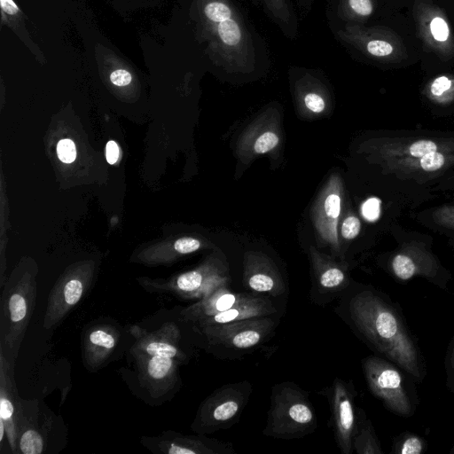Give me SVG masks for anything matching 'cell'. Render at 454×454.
<instances>
[{
	"instance_id": "obj_1",
	"label": "cell",
	"mask_w": 454,
	"mask_h": 454,
	"mask_svg": "<svg viewBox=\"0 0 454 454\" xmlns=\"http://www.w3.org/2000/svg\"><path fill=\"white\" fill-rule=\"evenodd\" d=\"M198 6L212 60L228 71L252 70L255 63L252 35L231 1L199 0Z\"/></svg>"
},
{
	"instance_id": "obj_2",
	"label": "cell",
	"mask_w": 454,
	"mask_h": 454,
	"mask_svg": "<svg viewBox=\"0 0 454 454\" xmlns=\"http://www.w3.org/2000/svg\"><path fill=\"white\" fill-rule=\"evenodd\" d=\"M354 322L385 356L414 377L420 376L415 347L395 313L380 298L367 293L351 301Z\"/></svg>"
},
{
	"instance_id": "obj_3",
	"label": "cell",
	"mask_w": 454,
	"mask_h": 454,
	"mask_svg": "<svg viewBox=\"0 0 454 454\" xmlns=\"http://www.w3.org/2000/svg\"><path fill=\"white\" fill-rule=\"evenodd\" d=\"M0 350L15 366L37 296L35 273L13 272L1 288Z\"/></svg>"
},
{
	"instance_id": "obj_4",
	"label": "cell",
	"mask_w": 454,
	"mask_h": 454,
	"mask_svg": "<svg viewBox=\"0 0 454 454\" xmlns=\"http://www.w3.org/2000/svg\"><path fill=\"white\" fill-rule=\"evenodd\" d=\"M130 366L121 375L132 393L146 404L159 406L179 391L182 380L177 360L160 356L127 357Z\"/></svg>"
},
{
	"instance_id": "obj_5",
	"label": "cell",
	"mask_w": 454,
	"mask_h": 454,
	"mask_svg": "<svg viewBox=\"0 0 454 454\" xmlns=\"http://www.w3.org/2000/svg\"><path fill=\"white\" fill-rule=\"evenodd\" d=\"M317 428L311 403L301 389L290 382L272 387L270 408L263 434L278 439H299Z\"/></svg>"
},
{
	"instance_id": "obj_6",
	"label": "cell",
	"mask_w": 454,
	"mask_h": 454,
	"mask_svg": "<svg viewBox=\"0 0 454 454\" xmlns=\"http://www.w3.org/2000/svg\"><path fill=\"white\" fill-rule=\"evenodd\" d=\"M66 442L67 427L62 417L38 399L22 398L18 454L56 453L65 448Z\"/></svg>"
},
{
	"instance_id": "obj_7",
	"label": "cell",
	"mask_w": 454,
	"mask_h": 454,
	"mask_svg": "<svg viewBox=\"0 0 454 454\" xmlns=\"http://www.w3.org/2000/svg\"><path fill=\"white\" fill-rule=\"evenodd\" d=\"M150 294H171L183 300L199 301L221 286H228L227 268L219 260H209L198 268L179 273L169 278L137 279Z\"/></svg>"
},
{
	"instance_id": "obj_8",
	"label": "cell",
	"mask_w": 454,
	"mask_h": 454,
	"mask_svg": "<svg viewBox=\"0 0 454 454\" xmlns=\"http://www.w3.org/2000/svg\"><path fill=\"white\" fill-rule=\"evenodd\" d=\"M251 392L247 381L227 384L215 390L200 404L191 429L205 435L231 427L239 420Z\"/></svg>"
},
{
	"instance_id": "obj_9",
	"label": "cell",
	"mask_w": 454,
	"mask_h": 454,
	"mask_svg": "<svg viewBox=\"0 0 454 454\" xmlns=\"http://www.w3.org/2000/svg\"><path fill=\"white\" fill-rule=\"evenodd\" d=\"M336 36L366 58L383 64H399L408 59L403 39L387 27L348 23L337 29Z\"/></svg>"
},
{
	"instance_id": "obj_10",
	"label": "cell",
	"mask_w": 454,
	"mask_h": 454,
	"mask_svg": "<svg viewBox=\"0 0 454 454\" xmlns=\"http://www.w3.org/2000/svg\"><path fill=\"white\" fill-rule=\"evenodd\" d=\"M157 325L149 327L144 323L127 326L132 338L128 348L127 357L134 356H160L177 360L181 364L188 361V356L181 345L182 331L177 321L158 319L153 317Z\"/></svg>"
},
{
	"instance_id": "obj_11",
	"label": "cell",
	"mask_w": 454,
	"mask_h": 454,
	"mask_svg": "<svg viewBox=\"0 0 454 454\" xmlns=\"http://www.w3.org/2000/svg\"><path fill=\"white\" fill-rule=\"evenodd\" d=\"M130 334L127 327L110 319H99L86 325L82 333V359L90 372L106 367L121 355L123 341Z\"/></svg>"
},
{
	"instance_id": "obj_12",
	"label": "cell",
	"mask_w": 454,
	"mask_h": 454,
	"mask_svg": "<svg viewBox=\"0 0 454 454\" xmlns=\"http://www.w3.org/2000/svg\"><path fill=\"white\" fill-rule=\"evenodd\" d=\"M412 16L424 50L442 61L453 59L454 33L445 12L428 0H415Z\"/></svg>"
},
{
	"instance_id": "obj_13",
	"label": "cell",
	"mask_w": 454,
	"mask_h": 454,
	"mask_svg": "<svg viewBox=\"0 0 454 454\" xmlns=\"http://www.w3.org/2000/svg\"><path fill=\"white\" fill-rule=\"evenodd\" d=\"M92 270L79 267L66 272L51 289L47 299L43 327L53 330L90 290Z\"/></svg>"
},
{
	"instance_id": "obj_14",
	"label": "cell",
	"mask_w": 454,
	"mask_h": 454,
	"mask_svg": "<svg viewBox=\"0 0 454 454\" xmlns=\"http://www.w3.org/2000/svg\"><path fill=\"white\" fill-rule=\"evenodd\" d=\"M274 327L272 318L261 317L193 328L203 334L211 345L247 349L261 344Z\"/></svg>"
},
{
	"instance_id": "obj_15",
	"label": "cell",
	"mask_w": 454,
	"mask_h": 454,
	"mask_svg": "<svg viewBox=\"0 0 454 454\" xmlns=\"http://www.w3.org/2000/svg\"><path fill=\"white\" fill-rule=\"evenodd\" d=\"M378 163L399 159L419 158L434 152H454V136H394L368 145Z\"/></svg>"
},
{
	"instance_id": "obj_16",
	"label": "cell",
	"mask_w": 454,
	"mask_h": 454,
	"mask_svg": "<svg viewBox=\"0 0 454 454\" xmlns=\"http://www.w3.org/2000/svg\"><path fill=\"white\" fill-rule=\"evenodd\" d=\"M364 372L372 393L392 411L409 416L411 407L402 384L400 372L386 361L370 356L363 362Z\"/></svg>"
},
{
	"instance_id": "obj_17",
	"label": "cell",
	"mask_w": 454,
	"mask_h": 454,
	"mask_svg": "<svg viewBox=\"0 0 454 454\" xmlns=\"http://www.w3.org/2000/svg\"><path fill=\"white\" fill-rule=\"evenodd\" d=\"M140 442L154 454H226L234 453L231 444L204 434L187 435L172 430L156 436H142Z\"/></svg>"
},
{
	"instance_id": "obj_18",
	"label": "cell",
	"mask_w": 454,
	"mask_h": 454,
	"mask_svg": "<svg viewBox=\"0 0 454 454\" xmlns=\"http://www.w3.org/2000/svg\"><path fill=\"white\" fill-rule=\"evenodd\" d=\"M22 411V398L19 395L14 366L0 350V419L8 436L12 454H18V426Z\"/></svg>"
},
{
	"instance_id": "obj_19",
	"label": "cell",
	"mask_w": 454,
	"mask_h": 454,
	"mask_svg": "<svg viewBox=\"0 0 454 454\" xmlns=\"http://www.w3.org/2000/svg\"><path fill=\"white\" fill-rule=\"evenodd\" d=\"M329 397L337 444L341 453L350 454L356 434L353 396L347 384L336 378Z\"/></svg>"
},
{
	"instance_id": "obj_20",
	"label": "cell",
	"mask_w": 454,
	"mask_h": 454,
	"mask_svg": "<svg viewBox=\"0 0 454 454\" xmlns=\"http://www.w3.org/2000/svg\"><path fill=\"white\" fill-rule=\"evenodd\" d=\"M384 171L401 179L431 177L454 167V152L442 151L419 158L399 159L380 162Z\"/></svg>"
},
{
	"instance_id": "obj_21",
	"label": "cell",
	"mask_w": 454,
	"mask_h": 454,
	"mask_svg": "<svg viewBox=\"0 0 454 454\" xmlns=\"http://www.w3.org/2000/svg\"><path fill=\"white\" fill-rule=\"evenodd\" d=\"M341 190L340 179L338 176H333L314 210L315 226L320 237L336 250L339 249L337 225L340 213Z\"/></svg>"
},
{
	"instance_id": "obj_22",
	"label": "cell",
	"mask_w": 454,
	"mask_h": 454,
	"mask_svg": "<svg viewBox=\"0 0 454 454\" xmlns=\"http://www.w3.org/2000/svg\"><path fill=\"white\" fill-rule=\"evenodd\" d=\"M243 282L252 291L275 297L286 290L282 278L274 265L259 255L251 254L247 257Z\"/></svg>"
},
{
	"instance_id": "obj_23",
	"label": "cell",
	"mask_w": 454,
	"mask_h": 454,
	"mask_svg": "<svg viewBox=\"0 0 454 454\" xmlns=\"http://www.w3.org/2000/svg\"><path fill=\"white\" fill-rule=\"evenodd\" d=\"M246 295V293H234L227 286H221L192 305L181 308L179 314L184 322L192 325L231 309Z\"/></svg>"
},
{
	"instance_id": "obj_24",
	"label": "cell",
	"mask_w": 454,
	"mask_h": 454,
	"mask_svg": "<svg viewBox=\"0 0 454 454\" xmlns=\"http://www.w3.org/2000/svg\"><path fill=\"white\" fill-rule=\"evenodd\" d=\"M276 312L271 301L261 295H247L231 309L204 318L192 325L194 328L221 325L234 321L267 317Z\"/></svg>"
},
{
	"instance_id": "obj_25",
	"label": "cell",
	"mask_w": 454,
	"mask_h": 454,
	"mask_svg": "<svg viewBox=\"0 0 454 454\" xmlns=\"http://www.w3.org/2000/svg\"><path fill=\"white\" fill-rule=\"evenodd\" d=\"M434 264V257L425 247L411 241L394 255L391 269L398 278L408 280L417 274L429 271Z\"/></svg>"
},
{
	"instance_id": "obj_26",
	"label": "cell",
	"mask_w": 454,
	"mask_h": 454,
	"mask_svg": "<svg viewBox=\"0 0 454 454\" xmlns=\"http://www.w3.org/2000/svg\"><path fill=\"white\" fill-rule=\"evenodd\" d=\"M313 263L316 279L321 290L334 292L346 286L347 274L339 265L316 253H313Z\"/></svg>"
},
{
	"instance_id": "obj_27",
	"label": "cell",
	"mask_w": 454,
	"mask_h": 454,
	"mask_svg": "<svg viewBox=\"0 0 454 454\" xmlns=\"http://www.w3.org/2000/svg\"><path fill=\"white\" fill-rule=\"evenodd\" d=\"M335 15L343 24L364 25L374 13L375 0H333Z\"/></svg>"
},
{
	"instance_id": "obj_28",
	"label": "cell",
	"mask_w": 454,
	"mask_h": 454,
	"mask_svg": "<svg viewBox=\"0 0 454 454\" xmlns=\"http://www.w3.org/2000/svg\"><path fill=\"white\" fill-rule=\"evenodd\" d=\"M266 13L289 38L297 34V19L290 0H260Z\"/></svg>"
},
{
	"instance_id": "obj_29",
	"label": "cell",
	"mask_w": 454,
	"mask_h": 454,
	"mask_svg": "<svg viewBox=\"0 0 454 454\" xmlns=\"http://www.w3.org/2000/svg\"><path fill=\"white\" fill-rule=\"evenodd\" d=\"M424 95L431 102L447 105L454 101V75L441 74L430 80L425 86Z\"/></svg>"
},
{
	"instance_id": "obj_30",
	"label": "cell",
	"mask_w": 454,
	"mask_h": 454,
	"mask_svg": "<svg viewBox=\"0 0 454 454\" xmlns=\"http://www.w3.org/2000/svg\"><path fill=\"white\" fill-rule=\"evenodd\" d=\"M353 447L356 451L360 454L381 453L370 425H364V427L356 434Z\"/></svg>"
},
{
	"instance_id": "obj_31",
	"label": "cell",
	"mask_w": 454,
	"mask_h": 454,
	"mask_svg": "<svg viewBox=\"0 0 454 454\" xmlns=\"http://www.w3.org/2000/svg\"><path fill=\"white\" fill-rule=\"evenodd\" d=\"M432 218L441 227L454 231V205L436 207L433 211Z\"/></svg>"
},
{
	"instance_id": "obj_32",
	"label": "cell",
	"mask_w": 454,
	"mask_h": 454,
	"mask_svg": "<svg viewBox=\"0 0 454 454\" xmlns=\"http://www.w3.org/2000/svg\"><path fill=\"white\" fill-rule=\"evenodd\" d=\"M279 142L278 136L272 131L261 134L254 144V151L256 153H265L272 150Z\"/></svg>"
},
{
	"instance_id": "obj_33",
	"label": "cell",
	"mask_w": 454,
	"mask_h": 454,
	"mask_svg": "<svg viewBox=\"0 0 454 454\" xmlns=\"http://www.w3.org/2000/svg\"><path fill=\"white\" fill-rule=\"evenodd\" d=\"M362 215L368 222L377 221L381 214V200L377 197L367 199L361 207Z\"/></svg>"
},
{
	"instance_id": "obj_34",
	"label": "cell",
	"mask_w": 454,
	"mask_h": 454,
	"mask_svg": "<svg viewBox=\"0 0 454 454\" xmlns=\"http://www.w3.org/2000/svg\"><path fill=\"white\" fill-rule=\"evenodd\" d=\"M57 154L64 163H71L75 160L76 149L74 143L68 138L59 140L57 145Z\"/></svg>"
},
{
	"instance_id": "obj_35",
	"label": "cell",
	"mask_w": 454,
	"mask_h": 454,
	"mask_svg": "<svg viewBox=\"0 0 454 454\" xmlns=\"http://www.w3.org/2000/svg\"><path fill=\"white\" fill-rule=\"evenodd\" d=\"M360 220L353 215L347 216L341 224V236L346 239H355L360 232Z\"/></svg>"
},
{
	"instance_id": "obj_36",
	"label": "cell",
	"mask_w": 454,
	"mask_h": 454,
	"mask_svg": "<svg viewBox=\"0 0 454 454\" xmlns=\"http://www.w3.org/2000/svg\"><path fill=\"white\" fill-rule=\"evenodd\" d=\"M173 247L177 254H187L200 249L201 247V243L200 240L194 238L184 237L176 240Z\"/></svg>"
},
{
	"instance_id": "obj_37",
	"label": "cell",
	"mask_w": 454,
	"mask_h": 454,
	"mask_svg": "<svg viewBox=\"0 0 454 454\" xmlns=\"http://www.w3.org/2000/svg\"><path fill=\"white\" fill-rule=\"evenodd\" d=\"M306 107L313 113H321L325 110V102L323 97L316 92H308L303 98Z\"/></svg>"
},
{
	"instance_id": "obj_38",
	"label": "cell",
	"mask_w": 454,
	"mask_h": 454,
	"mask_svg": "<svg viewBox=\"0 0 454 454\" xmlns=\"http://www.w3.org/2000/svg\"><path fill=\"white\" fill-rule=\"evenodd\" d=\"M423 450V444L419 438L410 436L406 438L400 450L402 454H419Z\"/></svg>"
},
{
	"instance_id": "obj_39",
	"label": "cell",
	"mask_w": 454,
	"mask_h": 454,
	"mask_svg": "<svg viewBox=\"0 0 454 454\" xmlns=\"http://www.w3.org/2000/svg\"><path fill=\"white\" fill-rule=\"evenodd\" d=\"M110 81L116 86H127L132 81L131 74L126 69H116L110 74Z\"/></svg>"
},
{
	"instance_id": "obj_40",
	"label": "cell",
	"mask_w": 454,
	"mask_h": 454,
	"mask_svg": "<svg viewBox=\"0 0 454 454\" xmlns=\"http://www.w3.org/2000/svg\"><path fill=\"white\" fill-rule=\"evenodd\" d=\"M119 157L120 149L118 145L114 140L108 141L106 146V158L107 162L113 165L117 162Z\"/></svg>"
},
{
	"instance_id": "obj_41",
	"label": "cell",
	"mask_w": 454,
	"mask_h": 454,
	"mask_svg": "<svg viewBox=\"0 0 454 454\" xmlns=\"http://www.w3.org/2000/svg\"><path fill=\"white\" fill-rule=\"evenodd\" d=\"M2 12L11 16L20 13V8L13 0H0Z\"/></svg>"
},
{
	"instance_id": "obj_42",
	"label": "cell",
	"mask_w": 454,
	"mask_h": 454,
	"mask_svg": "<svg viewBox=\"0 0 454 454\" xmlns=\"http://www.w3.org/2000/svg\"><path fill=\"white\" fill-rule=\"evenodd\" d=\"M301 7L309 8L311 5L313 0H296Z\"/></svg>"
},
{
	"instance_id": "obj_43",
	"label": "cell",
	"mask_w": 454,
	"mask_h": 454,
	"mask_svg": "<svg viewBox=\"0 0 454 454\" xmlns=\"http://www.w3.org/2000/svg\"><path fill=\"white\" fill-rule=\"evenodd\" d=\"M331 1H333V0H331Z\"/></svg>"
}]
</instances>
